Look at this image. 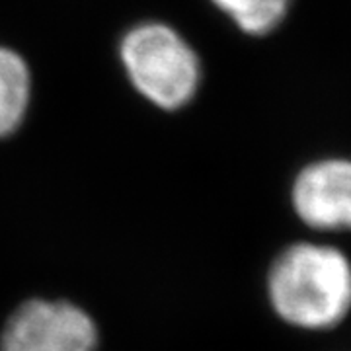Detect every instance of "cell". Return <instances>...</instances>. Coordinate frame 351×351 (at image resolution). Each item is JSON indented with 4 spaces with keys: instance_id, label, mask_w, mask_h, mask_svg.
Listing matches in <instances>:
<instances>
[{
    "instance_id": "1",
    "label": "cell",
    "mask_w": 351,
    "mask_h": 351,
    "mask_svg": "<svg viewBox=\"0 0 351 351\" xmlns=\"http://www.w3.org/2000/svg\"><path fill=\"white\" fill-rule=\"evenodd\" d=\"M267 299L291 326L316 332L338 326L351 311V262L334 246L293 244L269 267Z\"/></svg>"
},
{
    "instance_id": "2",
    "label": "cell",
    "mask_w": 351,
    "mask_h": 351,
    "mask_svg": "<svg viewBox=\"0 0 351 351\" xmlns=\"http://www.w3.org/2000/svg\"><path fill=\"white\" fill-rule=\"evenodd\" d=\"M119 59L138 94L166 112L188 106L199 90V57L170 25L131 27L119 43Z\"/></svg>"
},
{
    "instance_id": "3",
    "label": "cell",
    "mask_w": 351,
    "mask_h": 351,
    "mask_svg": "<svg viewBox=\"0 0 351 351\" xmlns=\"http://www.w3.org/2000/svg\"><path fill=\"white\" fill-rule=\"evenodd\" d=\"M90 314L66 301L34 299L18 306L0 336V351H96Z\"/></svg>"
},
{
    "instance_id": "4",
    "label": "cell",
    "mask_w": 351,
    "mask_h": 351,
    "mask_svg": "<svg viewBox=\"0 0 351 351\" xmlns=\"http://www.w3.org/2000/svg\"><path fill=\"white\" fill-rule=\"evenodd\" d=\"M293 209L316 230H351V160L326 158L302 168L291 189Z\"/></svg>"
},
{
    "instance_id": "5",
    "label": "cell",
    "mask_w": 351,
    "mask_h": 351,
    "mask_svg": "<svg viewBox=\"0 0 351 351\" xmlns=\"http://www.w3.org/2000/svg\"><path fill=\"white\" fill-rule=\"evenodd\" d=\"M32 98V75L24 57L0 45V138L18 131Z\"/></svg>"
},
{
    "instance_id": "6",
    "label": "cell",
    "mask_w": 351,
    "mask_h": 351,
    "mask_svg": "<svg viewBox=\"0 0 351 351\" xmlns=\"http://www.w3.org/2000/svg\"><path fill=\"white\" fill-rule=\"evenodd\" d=\"M248 36L274 32L287 16L293 0H211Z\"/></svg>"
}]
</instances>
